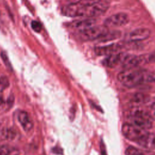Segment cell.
<instances>
[{
	"instance_id": "1",
	"label": "cell",
	"mask_w": 155,
	"mask_h": 155,
	"mask_svg": "<svg viewBox=\"0 0 155 155\" xmlns=\"http://www.w3.org/2000/svg\"><path fill=\"white\" fill-rule=\"evenodd\" d=\"M108 8L107 4L101 1L86 4L70 3L62 8V13L68 17L94 18L105 13Z\"/></svg>"
},
{
	"instance_id": "2",
	"label": "cell",
	"mask_w": 155,
	"mask_h": 155,
	"mask_svg": "<svg viewBox=\"0 0 155 155\" xmlns=\"http://www.w3.org/2000/svg\"><path fill=\"white\" fill-rule=\"evenodd\" d=\"M147 72L136 68L124 69L117 74L118 81L125 87H134L144 82Z\"/></svg>"
},
{
	"instance_id": "3",
	"label": "cell",
	"mask_w": 155,
	"mask_h": 155,
	"mask_svg": "<svg viewBox=\"0 0 155 155\" xmlns=\"http://www.w3.org/2000/svg\"><path fill=\"white\" fill-rule=\"evenodd\" d=\"M127 117L130 124L140 128L147 130L152 127V120L148 111L143 109L133 108L130 111Z\"/></svg>"
},
{
	"instance_id": "4",
	"label": "cell",
	"mask_w": 155,
	"mask_h": 155,
	"mask_svg": "<svg viewBox=\"0 0 155 155\" xmlns=\"http://www.w3.org/2000/svg\"><path fill=\"white\" fill-rule=\"evenodd\" d=\"M123 136L129 140L137 143L148 132L147 130L137 127L130 123H125L122 126Z\"/></svg>"
},
{
	"instance_id": "5",
	"label": "cell",
	"mask_w": 155,
	"mask_h": 155,
	"mask_svg": "<svg viewBox=\"0 0 155 155\" xmlns=\"http://www.w3.org/2000/svg\"><path fill=\"white\" fill-rule=\"evenodd\" d=\"M105 25H93L79 31L80 38L84 41L98 39L108 30Z\"/></svg>"
},
{
	"instance_id": "6",
	"label": "cell",
	"mask_w": 155,
	"mask_h": 155,
	"mask_svg": "<svg viewBox=\"0 0 155 155\" xmlns=\"http://www.w3.org/2000/svg\"><path fill=\"white\" fill-rule=\"evenodd\" d=\"M129 22V17L125 13H117L107 18L104 22V25L107 28L119 27L125 25Z\"/></svg>"
},
{
	"instance_id": "7",
	"label": "cell",
	"mask_w": 155,
	"mask_h": 155,
	"mask_svg": "<svg viewBox=\"0 0 155 155\" xmlns=\"http://www.w3.org/2000/svg\"><path fill=\"white\" fill-rule=\"evenodd\" d=\"M151 34V31L148 28H136L126 36L125 40L128 42H136L142 41L148 39Z\"/></svg>"
},
{
	"instance_id": "8",
	"label": "cell",
	"mask_w": 155,
	"mask_h": 155,
	"mask_svg": "<svg viewBox=\"0 0 155 155\" xmlns=\"http://www.w3.org/2000/svg\"><path fill=\"white\" fill-rule=\"evenodd\" d=\"M122 48L120 44L115 43L105 45L97 46L94 48V52L98 56H109L118 53Z\"/></svg>"
},
{
	"instance_id": "9",
	"label": "cell",
	"mask_w": 155,
	"mask_h": 155,
	"mask_svg": "<svg viewBox=\"0 0 155 155\" xmlns=\"http://www.w3.org/2000/svg\"><path fill=\"white\" fill-rule=\"evenodd\" d=\"M125 54L124 53L118 52L107 56V58L103 60L102 64L104 66L110 68H114L119 65H121Z\"/></svg>"
},
{
	"instance_id": "10",
	"label": "cell",
	"mask_w": 155,
	"mask_h": 155,
	"mask_svg": "<svg viewBox=\"0 0 155 155\" xmlns=\"http://www.w3.org/2000/svg\"><path fill=\"white\" fill-rule=\"evenodd\" d=\"M96 20L95 18H85L74 21L70 24V27L73 28L81 30H84L96 24Z\"/></svg>"
},
{
	"instance_id": "11",
	"label": "cell",
	"mask_w": 155,
	"mask_h": 155,
	"mask_svg": "<svg viewBox=\"0 0 155 155\" xmlns=\"http://www.w3.org/2000/svg\"><path fill=\"white\" fill-rule=\"evenodd\" d=\"M140 147L148 149H155V133H149L148 131L139 140L137 143Z\"/></svg>"
},
{
	"instance_id": "12",
	"label": "cell",
	"mask_w": 155,
	"mask_h": 155,
	"mask_svg": "<svg viewBox=\"0 0 155 155\" xmlns=\"http://www.w3.org/2000/svg\"><path fill=\"white\" fill-rule=\"evenodd\" d=\"M18 120L25 131H30L33 126V122L30 119L28 114L25 111H21L18 113Z\"/></svg>"
},
{
	"instance_id": "13",
	"label": "cell",
	"mask_w": 155,
	"mask_h": 155,
	"mask_svg": "<svg viewBox=\"0 0 155 155\" xmlns=\"http://www.w3.org/2000/svg\"><path fill=\"white\" fill-rule=\"evenodd\" d=\"M150 100V96L145 93H137L134 94L131 99V102L136 105L146 104Z\"/></svg>"
},
{
	"instance_id": "14",
	"label": "cell",
	"mask_w": 155,
	"mask_h": 155,
	"mask_svg": "<svg viewBox=\"0 0 155 155\" xmlns=\"http://www.w3.org/2000/svg\"><path fill=\"white\" fill-rule=\"evenodd\" d=\"M121 36V33L119 31H107L104 35L98 39V41L102 42H105L111 41L114 39H117Z\"/></svg>"
},
{
	"instance_id": "15",
	"label": "cell",
	"mask_w": 155,
	"mask_h": 155,
	"mask_svg": "<svg viewBox=\"0 0 155 155\" xmlns=\"http://www.w3.org/2000/svg\"><path fill=\"white\" fill-rule=\"evenodd\" d=\"M16 134V130L13 128H3L0 131V137L3 140H13L15 139Z\"/></svg>"
},
{
	"instance_id": "16",
	"label": "cell",
	"mask_w": 155,
	"mask_h": 155,
	"mask_svg": "<svg viewBox=\"0 0 155 155\" xmlns=\"http://www.w3.org/2000/svg\"><path fill=\"white\" fill-rule=\"evenodd\" d=\"M125 155H153V154L150 151L130 146L125 150Z\"/></svg>"
},
{
	"instance_id": "17",
	"label": "cell",
	"mask_w": 155,
	"mask_h": 155,
	"mask_svg": "<svg viewBox=\"0 0 155 155\" xmlns=\"http://www.w3.org/2000/svg\"><path fill=\"white\" fill-rule=\"evenodd\" d=\"M10 85L8 78L5 76L0 77V92L6 89Z\"/></svg>"
},
{
	"instance_id": "18",
	"label": "cell",
	"mask_w": 155,
	"mask_h": 155,
	"mask_svg": "<svg viewBox=\"0 0 155 155\" xmlns=\"http://www.w3.org/2000/svg\"><path fill=\"white\" fill-rule=\"evenodd\" d=\"M12 152V148L10 146L3 145L0 147V155H9Z\"/></svg>"
},
{
	"instance_id": "19",
	"label": "cell",
	"mask_w": 155,
	"mask_h": 155,
	"mask_svg": "<svg viewBox=\"0 0 155 155\" xmlns=\"http://www.w3.org/2000/svg\"><path fill=\"white\" fill-rule=\"evenodd\" d=\"M31 26L32 29L35 31H36L37 33L40 32L41 31V30H42V25H41V24L39 22H38L36 21H33L31 22Z\"/></svg>"
},
{
	"instance_id": "20",
	"label": "cell",
	"mask_w": 155,
	"mask_h": 155,
	"mask_svg": "<svg viewBox=\"0 0 155 155\" xmlns=\"http://www.w3.org/2000/svg\"><path fill=\"white\" fill-rule=\"evenodd\" d=\"M1 58H2V59L4 63V64L5 65V66L8 68L9 69L12 68V66H11V64H10V62L9 61V59H8V58L7 55V54L4 52V51H2L1 53Z\"/></svg>"
},
{
	"instance_id": "21",
	"label": "cell",
	"mask_w": 155,
	"mask_h": 155,
	"mask_svg": "<svg viewBox=\"0 0 155 155\" xmlns=\"http://www.w3.org/2000/svg\"><path fill=\"white\" fill-rule=\"evenodd\" d=\"M145 81L148 82L155 83V72L153 73H147L145 75Z\"/></svg>"
},
{
	"instance_id": "22",
	"label": "cell",
	"mask_w": 155,
	"mask_h": 155,
	"mask_svg": "<svg viewBox=\"0 0 155 155\" xmlns=\"http://www.w3.org/2000/svg\"><path fill=\"white\" fill-rule=\"evenodd\" d=\"M148 113L151 120H155V101L151 104L150 110L148 111Z\"/></svg>"
},
{
	"instance_id": "23",
	"label": "cell",
	"mask_w": 155,
	"mask_h": 155,
	"mask_svg": "<svg viewBox=\"0 0 155 155\" xmlns=\"http://www.w3.org/2000/svg\"><path fill=\"white\" fill-rule=\"evenodd\" d=\"M145 61L148 63H155V51L145 56Z\"/></svg>"
},
{
	"instance_id": "24",
	"label": "cell",
	"mask_w": 155,
	"mask_h": 155,
	"mask_svg": "<svg viewBox=\"0 0 155 155\" xmlns=\"http://www.w3.org/2000/svg\"><path fill=\"white\" fill-rule=\"evenodd\" d=\"M15 102V97L13 94H11L7 99V105L9 107H12L14 104Z\"/></svg>"
},
{
	"instance_id": "25",
	"label": "cell",
	"mask_w": 155,
	"mask_h": 155,
	"mask_svg": "<svg viewBox=\"0 0 155 155\" xmlns=\"http://www.w3.org/2000/svg\"><path fill=\"white\" fill-rule=\"evenodd\" d=\"M84 1H92V0H70V3H81Z\"/></svg>"
},
{
	"instance_id": "26",
	"label": "cell",
	"mask_w": 155,
	"mask_h": 155,
	"mask_svg": "<svg viewBox=\"0 0 155 155\" xmlns=\"http://www.w3.org/2000/svg\"><path fill=\"white\" fill-rule=\"evenodd\" d=\"M3 102H4V97L1 93L0 92V106L3 104Z\"/></svg>"
}]
</instances>
